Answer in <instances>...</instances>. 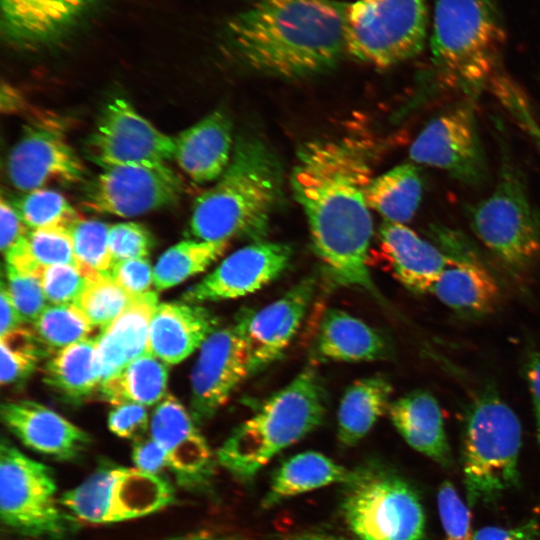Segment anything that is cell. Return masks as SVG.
Masks as SVG:
<instances>
[{"label":"cell","instance_id":"7bdbcfd3","mask_svg":"<svg viewBox=\"0 0 540 540\" xmlns=\"http://www.w3.org/2000/svg\"><path fill=\"white\" fill-rule=\"evenodd\" d=\"M39 279L47 301L54 305L75 303L89 282L76 265L70 264L45 267Z\"/></svg>","mask_w":540,"mask_h":540},{"label":"cell","instance_id":"ee69618b","mask_svg":"<svg viewBox=\"0 0 540 540\" xmlns=\"http://www.w3.org/2000/svg\"><path fill=\"white\" fill-rule=\"evenodd\" d=\"M108 241L113 264L123 260L147 258L153 246L151 233L136 222L110 226Z\"/></svg>","mask_w":540,"mask_h":540},{"label":"cell","instance_id":"f907efd6","mask_svg":"<svg viewBox=\"0 0 540 540\" xmlns=\"http://www.w3.org/2000/svg\"><path fill=\"white\" fill-rule=\"evenodd\" d=\"M539 525L529 519L513 527L486 526L475 532V540H536Z\"/></svg>","mask_w":540,"mask_h":540},{"label":"cell","instance_id":"83f0119b","mask_svg":"<svg viewBox=\"0 0 540 540\" xmlns=\"http://www.w3.org/2000/svg\"><path fill=\"white\" fill-rule=\"evenodd\" d=\"M315 354L325 361H375L390 357L392 347L382 333L361 319L330 308L320 322Z\"/></svg>","mask_w":540,"mask_h":540},{"label":"cell","instance_id":"681fc988","mask_svg":"<svg viewBox=\"0 0 540 540\" xmlns=\"http://www.w3.org/2000/svg\"><path fill=\"white\" fill-rule=\"evenodd\" d=\"M1 251L4 254L29 232L16 208L4 197L0 201Z\"/></svg>","mask_w":540,"mask_h":540},{"label":"cell","instance_id":"6da1fadb","mask_svg":"<svg viewBox=\"0 0 540 540\" xmlns=\"http://www.w3.org/2000/svg\"><path fill=\"white\" fill-rule=\"evenodd\" d=\"M372 180L364 150L348 140H314L297 151L290 184L307 218L312 246L332 284L383 301L369 270Z\"/></svg>","mask_w":540,"mask_h":540},{"label":"cell","instance_id":"8d00e7d4","mask_svg":"<svg viewBox=\"0 0 540 540\" xmlns=\"http://www.w3.org/2000/svg\"><path fill=\"white\" fill-rule=\"evenodd\" d=\"M109 228L102 221L83 218L70 228L76 266L89 280L110 274L113 260L109 250Z\"/></svg>","mask_w":540,"mask_h":540},{"label":"cell","instance_id":"836d02e7","mask_svg":"<svg viewBox=\"0 0 540 540\" xmlns=\"http://www.w3.org/2000/svg\"><path fill=\"white\" fill-rule=\"evenodd\" d=\"M4 257L5 264L38 278L45 267L76 265L71 232L66 228L29 230Z\"/></svg>","mask_w":540,"mask_h":540},{"label":"cell","instance_id":"30bf717a","mask_svg":"<svg viewBox=\"0 0 540 540\" xmlns=\"http://www.w3.org/2000/svg\"><path fill=\"white\" fill-rule=\"evenodd\" d=\"M0 516L9 530L38 539L62 538L75 522L57 497L51 468L5 438L0 443Z\"/></svg>","mask_w":540,"mask_h":540},{"label":"cell","instance_id":"4316f807","mask_svg":"<svg viewBox=\"0 0 540 540\" xmlns=\"http://www.w3.org/2000/svg\"><path fill=\"white\" fill-rule=\"evenodd\" d=\"M387 413L411 448L441 466L447 467L452 463L441 408L430 392H409L392 401Z\"/></svg>","mask_w":540,"mask_h":540},{"label":"cell","instance_id":"d4e9b609","mask_svg":"<svg viewBox=\"0 0 540 540\" xmlns=\"http://www.w3.org/2000/svg\"><path fill=\"white\" fill-rule=\"evenodd\" d=\"M232 121L215 110L175 137L178 166L194 182L218 180L233 153Z\"/></svg>","mask_w":540,"mask_h":540},{"label":"cell","instance_id":"5bb4252c","mask_svg":"<svg viewBox=\"0 0 540 540\" xmlns=\"http://www.w3.org/2000/svg\"><path fill=\"white\" fill-rule=\"evenodd\" d=\"M191 373V415L210 420L250 376V355L242 311L233 324L215 329L200 347Z\"/></svg>","mask_w":540,"mask_h":540},{"label":"cell","instance_id":"7a4b0ae2","mask_svg":"<svg viewBox=\"0 0 540 540\" xmlns=\"http://www.w3.org/2000/svg\"><path fill=\"white\" fill-rule=\"evenodd\" d=\"M346 3L257 0L224 27L227 46L248 68L296 79L335 67L345 51Z\"/></svg>","mask_w":540,"mask_h":540},{"label":"cell","instance_id":"52a82bcc","mask_svg":"<svg viewBox=\"0 0 540 540\" xmlns=\"http://www.w3.org/2000/svg\"><path fill=\"white\" fill-rule=\"evenodd\" d=\"M341 510L359 540H421L425 514L414 490L379 465L352 470L344 484Z\"/></svg>","mask_w":540,"mask_h":540},{"label":"cell","instance_id":"ffe728a7","mask_svg":"<svg viewBox=\"0 0 540 540\" xmlns=\"http://www.w3.org/2000/svg\"><path fill=\"white\" fill-rule=\"evenodd\" d=\"M7 173L14 187L30 192L53 181L78 182L85 175V167L60 132L34 127L11 149Z\"/></svg>","mask_w":540,"mask_h":540},{"label":"cell","instance_id":"ba28073f","mask_svg":"<svg viewBox=\"0 0 540 540\" xmlns=\"http://www.w3.org/2000/svg\"><path fill=\"white\" fill-rule=\"evenodd\" d=\"M471 229L512 274L526 273L540 257V216L515 167L503 163L493 192L467 208Z\"/></svg>","mask_w":540,"mask_h":540},{"label":"cell","instance_id":"4fadbf2b","mask_svg":"<svg viewBox=\"0 0 540 540\" xmlns=\"http://www.w3.org/2000/svg\"><path fill=\"white\" fill-rule=\"evenodd\" d=\"M409 156L466 185L479 186L487 178V161L470 104L456 105L432 118L412 143Z\"/></svg>","mask_w":540,"mask_h":540},{"label":"cell","instance_id":"f1b7e54d","mask_svg":"<svg viewBox=\"0 0 540 540\" xmlns=\"http://www.w3.org/2000/svg\"><path fill=\"white\" fill-rule=\"evenodd\" d=\"M393 392L382 375L361 378L344 392L337 413V439L345 447L361 441L388 412Z\"/></svg>","mask_w":540,"mask_h":540},{"label":"cell","instance_id":"74e56055","mask_svg":"<svg viewBox=\"0 0 540 540\" xmlns=\"http://www.w3.org/2000/svg\"><path fill=\"white\" fill-rule=\"evenodd\" d=\"M13 206L30 230L70 229L82 219L78 211L62 194L50 189L41 188L30 191Z\"/></svg>","mask_w":540,"mask_h":540},{"label":"cell","instance_id":"8992f818","mask_svg":"<svg viewBox=\"0 0 540 540\" xmlns=\"http://www.w3.org/2000/svg\"><path fill=\"white\" fill-rule=\"evenodd\" d=\"M522 429L498 392L487 387L466 408L462 468L469 507L495 501L517 483Z\"/></svg>","mask_w":540,"mask_h":540},{"label":"cell","instance_id":"d590c367","mask_svg":"<svg viewBox=\"0 0 540 540\" xmlns=\"http://www.w3.org/2000/svg\"><path fill=\"white\" fill-rule=\"evenodd\" d=\"M93 328L74 303L47 306L34 322V332L41 343L58 350L88 338Z\"/></svg>","mask_w":540,"mask_h":540},{"label":"cell","instance_id":"db71d44e","mask_svg":"<svg viewBox=\"0 0 540 540\" xmlns=\"http://www.w3.org/2000/svg\"><path fill=\"white\" fill-rule=\"evenodd\" d=\"M288 540H340L336 537L324 534H305L290 538Z\"/></svg>","mask_w":540,"mask_h":540},{"label":"cell","instance_id":"e0dca14e","mask_svg":"<svg viewBox=\"0 0 540 540\" xmlns=\"http://www.w3.org/2000/svg\"><path fill=\"white\" fill-rule=\"evenodd\" d=\"M180 189L176 175L141 166H115L90 184L81 206L92 212L134 217L175 204Z\"/></svg>","mask_w":540,"mask_h":540},{"label":"cell","instance_id":"f546056e","mask_svg":"<svg viewBox=\"0 0 540 540\" xmlns=\"http://www.w3.org/2000/svg\"><path fill=\"white\" fill-rule=\"evenodd\" d=\"M352 470L317 451L296 454L275 471L262 506L272 508L291 497L331 484H345Z\"/></svg>","mask_w":540,"mask_h":540},{"label":"cell","instance_id":"603a6c76","mask_svg":"<svg viewBox=\"0 0 540 540\" xmlns=\"http://www.w3.org/2000/svg\"><path fill=\"white\" fill-rule=\"evenodd\" d=\"M381 254L392 276L415 294L430 293L448 257L405 224L384 221L378 233Z\"/></svg>","mask_w":540,"mask_h":540},{"label":"cell","instance_id":"7dc6e473","mask_svg":"<svg viewBox=\"0 0 540 540\" xmlns=\"http://www.w3.org/2000/svg\"><path fill=\"white\" fill-rule=\"evenodd\" d=\"M108 427L116 436L137 440L148 428V413L144 405L124 403L112 409L108 416Z\"/></svg>","mask_w":540,"mask_h":540},{"label":"cell","instance_id":"277c9868","mask_svg":"<svg viewBox=\"0 0 540 540\" xmlns=\"http://www.w3.org/2000/svg\"><path fill=\"white\" fill-rule=\"evenodd\" d=\"M327 404L318 371L305 367L232 431L216 453L218 464L238 481L253 480L279 452L322 424Z\"/></svg>","mask_w":540,"mask_h":540},{"label":"cell","instance_id":"d6986e66","mask_svg":"<svg viewBox=\"0 0 540 540\" xmlns=\"http://www.w3.org/2000/svg\"><path fill=\"white\" fill-rule=\"evenodd\" d=\"M307 277L259 310H242L250 355V375L278 360L298 332L316 291Z\"/></svg>","mask_w":540,"mask_h":540},{"label":"cell","instance_id":"cb8c5ba5","mask_svg":"<svg viewBox=\"0 0 540 540\" xmlns=\"http://www.w3.org/2000/svg\"><path fill=\"white\" fill-rule=\"evenodd\" d=\"M217 323V317L201 304H158L150 321L147 352L166 364H177L201 347Z\"/></svg>","mask_w":540,"mask_h":540},{"label":"cell","instance_id":"7c38bea8","mask_svg":"<svg viewBox=\"0 0 540 540\" xmlns=\"http://www.w3.org/2000/svg\"><path fill=\"white\" fill-rule=\"evenodd\" d=\"M89 159L104 169L141 166L175 175V138L161 132L122 98L103 109L87 142Z\"/></svg>","mask_w":540,"mask_h":540},{"label":"cell","instance_id":"e575fe53","mask_svg":"<svg viewBox=\"0 0 540 540\" xmlns=\"http://www.w3.org/2000/svg\"><path fill=\"white\" fill-rule=\"evenodd\" d=\"M229 241L183 240L167 249L153 268L158 291L180 284L205 271L227 250Z\"/></svg>","mask_w":540,"mask_h":540},{"label":"cell","instance_id":"ab89813d","mask_svg":"<svg viewBox=\"0 0 540 540\" xmlns=\"http://www.w3.org/2000/svg\"><path fill=\"white\" fill-rule=\"evenodd\" d=\"M42 346L34 331L21 327L0 336L1 384L26 379L43 356Z\"/></svg>","mask_w":540,"mask_h":540},{"label":"cell","instance_id":"ac0fdd59","mask_svg":"<svg viewBox=\"0 0 540 540\" xmlns=\"http://www.w3.org/2000/svg\"><path fill=\"white\" fill-rule=\"evenodd\" d=\"M190 412L173 395L156 407L151 423V438L164 450L168 469L177 482L187 488H204L215 472L213 453Z\"/></svg>","mask_w":540,"mask_h":540},{"label":"cell","instance_id":"f6af8a7d","mask_svg":"<svg viewBox=\"0 0 540 540\" xmlns=\"http://www.w3.org/2000/svg\"><path fill=\"white\" fill-rule=\"evenodd\" d=\"M496 98L515 123L531 138L540 152V124L520 86L516 83H508L499 89Z\"/></svg>","mask_w":540,"mask_h":540},{"label":"cell","instance_id":"f5cc1de1","mask_svg":"<svg viewBox=\"0 0 540 540\" xmlns=\"http://www.w3.org/2000/svg\"><path fill=\"white\" fill-rule=\"evenodd\" d=\"M0 295V336H2L20 327L24 320L16 309L3 280L1 282Z\"/></svg>","mask_w":540,"mask_h":540},{"label":"cell","instance_id":"60d3db41","mask_svg":"<svg viewBox=\"0 0 540 540\" xmlns=\"http://www.w3.org/2000/svg\"><path fill=\"white\" fill-rule=\"evenodd\" d=\"M5 286L24 322H35L47 307L40 279L5 264ZM4 281V280H3Z\"/></svg>","mask_w":540,"mask_h":540},{"label":"cell","instance_id":"2e32d148","mask_svg":"<svg viewBox=\"0 0 540 540\" xmlns=\"http://www.w3.org/2000/svg\"><path fill=\"white\" fill-rule=\"evenodd\" d=\"M292 248L266 240L252 242L228 255L212 272L183 294L195 304L236 299L280 277L292 260Z\"/></svg>","mask_w":540,"mask_h":540},{"label":"cell","instance_id":"c3c4849f","mask_svg":"<svg viewBox=\"0 0 540 540\" xmlns=\"http://www.w3.org/2000/svg\"><path fill=\"white\" fill-rule=\"evenodd\" d=\"M132 460L136 468L155 475L168 468L164 450L150 437L135 440Z\"/></svg>","mask_w":540,"mask_h":540},{"label":"cell","instance_id":"816d5d0a","mask_svg":"<svg viewBox=\"0 0 540 540\" xmlns=\"http://www.w3.org/2000/svg\"><path fill=\"white\" fill-rule=\"evenodd\" d=\"M525 375L535 413L537 440L540 447V350L529 354Z\"/></svg>","mask_w":540,"mask_h":540},{"label":"cell","instance_id":"5b68a950","mask_svg":"<svg viewBox=\"0 0 540 540\" xmlns=\"http://www.w3.org/2000/svg\"><path fill=\"white\" fill-rule=\"evenodd\" d=\"M505 40L500 0H436L431 61L449 85L479 92L496 75Z\"/></svg>","mask_w":540,"mask_h":540},{"label":"cell","instance_id":"484cf974","mask_svg":"<svg viewBox=\"0 0 540 540\" xmlns=\"http://www.w3.org/2000/svg\"><path fill=\"white\" fill-rule=\"evenodd\" d=\"M157 305L158 295L153 291L137 296L102 329L96 349L101 383L147 352L150 321Z\"/></svg>","mask_w":540,"mask_h":540},{"label":"cell","instance_id":"3957f363","mask_svg":"<svg viewBox=\"0 0 540 540\" xmlns=\"http://www.w3.org/2000/svg\"><path fill=\"white\" fill-rule=\"evenodd\" d=\"M281 193L277 157L263 141L239 138L226 170L195 200L191 232L204 241L264 240Z\"/></svg>","mask_w":540,"mask_h":540},{"label":"cell","instance_id":"b9f144b4","mask_svg":"<svg viewBox=\"0 0 540 540\" xmlns=\"http://www.w3.org/2000/svg\"><path fill=\"white\" fill-rule=\"evenodd\" d=\"M437 506L445 540H475L469 506L449 481L437 492Z\"/></svg>","mask_w":540,"mask_h":540},{"label":"cell","instance_id":"11a10c76","mask_svg":"<svg viewBox=\"0 0 540 540\" xmlns=\"http://www.w3.org/2000/svg\"><path fill=\"white\" fill-rule=\"evenodd\" d=\"M177 540H221L208 534H193Z\"/></svg>","mask_w":540,"mask_h":540},{"label":"cell","instance_id":"7402d4cb","mask_svg":"<svg viewBox=\"0 0 540 540\" xmlns=\"http://www.w3.org/2000/svg\"><path fill=\"white\" fill-rule=\"evenodd\" d=\"M97 0H1V27L8 41L35 46L69 31Z\"/></svg>","mask_w":540,"mask_h":540},{"label":"cell","instance_id":"bcb514c9","mask_svg":"<svg viewBox=\"0 0 540 540\" xmlns=\"http://www.w3.org/2000/svg\"><path fill=\"white\" fill-rule=\"evenodd\" d=\"M110 274L114 281L132 296L150 291L153 269L147 258L129 259L112 265Z\"/></svg>","mask_w":540,"mask_h":540},{"label":"cell","instance_id":"9a60e30c","mask_svg":"<svg viewBox=\"0 0 540 540\" xmlns=\"http://www.w3.org/2000/svg\"><path fill=\"white\" fill-rule=\"evenodd\" d=\"M436 236L448 263L430 293L463 317L481 318L493 313L500 303L501 289L478 253L455 231L438 228Z\"/></svg>","mask_w":540,"mask_h":540},{"label":"cell","instance_id":"44dd1931","mask_svg":"<svg viewBox=\"0 0 540 540\" xmlns=\"http://www.w3.org/2000/svg\"><path fill=\"white\" fill-rule=\"evenodd\" d=\"M1 419L26 447L57 460L78 458L91 442L83 429L35 401L3 403Z\"/></svg>","mask_w":540,"mask_h":540},{"label":"cell","instance_id":"4dcf8cb0","mask_svg":"<svg viewBox=\"0 0 540 540\" xmlns=\"http://www.w3.org/2000/svg\"><path fill=\"white\" fill-rule=\"evenodd\" d=\"M96 349L97 338H86L58 350L44 365V382L69 402L88 399L101 384Z\"/></svg>","mask_w":540,"mask_h":540},{"label":"cell","instance_id":"8fae6325","mask_svg":"<svg viewBox=\"0 0 540 540\" xmlns=\"http://www.w3.org/2000/svg\"><path fill=\"white\" fill-rule=\"evenodd\" d=\"M173 500L174 489L165 478L123 466L102 467L60 496L75 520L94 525L145 517Z\"/></svg>","mask_w":540,"mask_h":540},{"label":"cell","instance_id":"d6a6232c","mask_svg":"<svg viewBox=\"0 0 540 540\" xmlns=\"http://www.w3.org/2000/svg\"><path fill=\"white\" fill-rule=\"evenodd\" d=\"M167 381V364L146 352L103 381L99 392L105 401L115 406L124 403L150 406L163 399Z\"/></svg>","mask_w":540,"mask_h":540},{"label":"cell","instance_id":"f35d334b","mask_svg":"<svg viewBox=\"0 0 540 540\" xmlns=\"http://www.w3.org/2000/svg\"><path fill=\"white\" fill-rule=\"evenodd\" d=\"M120 287L111 274L89 280L75 301L94 327L104 329L136 298Z\"/></svg>","mask_w":540,"mask_h":540},{"label":"cell","instance_id":"9c48e42d","mask_svg":"<svg viewBox=\"0 0 540 540\" xmlns=\"http://www.w3.org/2000/svg\"><path fill=\"white\" fill-rule=\"evenodd\" d=\"M427 15V0H350L345 52L382 69L409 60L424 48Z\"/></svg>","mask_w":540,"mask_h":540},{"label":"cell","instance_id":"1f68e13d","mask_svg":"<svg viewBox=\"0 0 540 540\" xmlns=\"http://www.w3.org/2000/svg\"><path fill=\"white\" fill-rule=\"evenodd\" d=\"M422 192L419 168L404 163L372 178L366 199L370 209L377 211L385 221L405 224L415 215Z\"/></svg>","mask_w":540,"mask_h":540}]
</instances>
